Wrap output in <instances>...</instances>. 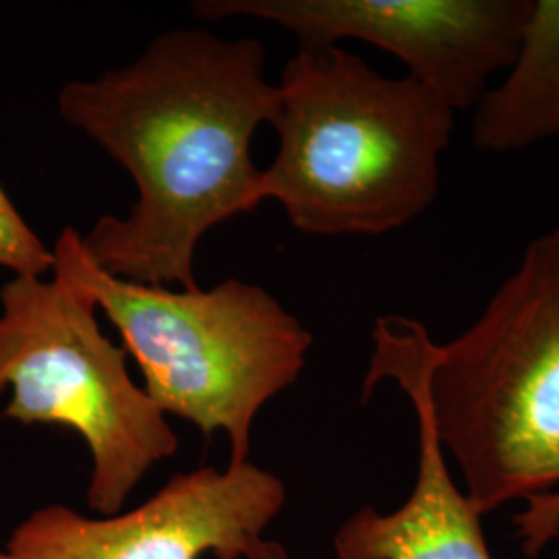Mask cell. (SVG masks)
Wrapping results in <instances>:
<instances>
[{"label":"cell","mask_w":559,"mask_h":559,"mask_svg":"<svg viewBox=\"0 0 559 559\" xmlns=\"http://www.w3.org/2000/svg\"><path fill=\"white\" fill-rule=\"evenodd\" d=\"M263 67L255 38L170 29L133 64L62 85L60 117L138 187L129 216H102L81 237L106 274L200 288L193 261L203 235L260 205L251 141L278 108V85L265 81Z\"/></svg>","instance_id":"cell-1"},{"label":"cell","mask_w":559,"mask_h":559,"mask_svg":"<svg viewBox=\"0 0 559 559\" xmlns=\"http://www.w3.org/2000/svg\"><path fill=\"white\" fill-rule=\"evenodd\" d=\"M278 154L255 198L307 235H383L440 193L454 110L413 78H383L340 48L299 50L278 85Z\"/></svg>","instance_id":"cell-2"},{"label":"cell","mask_w":559,"mask_h":559,"mask_svg":"<svg viewBox=\"0 0 559 559\" xmlns=\"http://www.w3.org/2000/svg\"><path fill=\"white\" fill-rule=\"evenodd\" d=\"M52 274L78 286L119 332L162 413L193 423L205 438L224 431L230 464L247 462L263 404L299 380L313 344L293 313L261 286L228 278L180 290L115 278L64 228Z\"/></svg>","instance_id":"cell-3"},{"label":"cell","mask_w":559,"mask_h":559,"mask_svg":"<svg viewBox=\"0 0 559 559\" xmlns=\"http://www.w3.org/2000/svg\"><path fill=\"white\" fill-rule=\"evenodd\" d=\"M441 448L483 516L559 483V226L533 240L466 332L438 348Z\"/></svg>","instance_id":"cell-4"},{"label":"cell","mask_w":559,"mask_h":559,"mask_svg":"<svg viewBox=\"0 0 559 559\" xmlns=\"http://www.w3.org/2000/svg\"><path fill=\"white\" fill-rule=\"evenodd\" d=\"M0 307V392L11 390L2 417L75 431L92 456L90 508L119 514L147 471L177 454V433L69 280L15 276Z\"/></svg>","instance_id":"cell-5"},{"label":"cell","mask_w":559,"mask_h":559,"mask_svg":"<svg viewBox=\"0 0 559 559\" xmlns=\"http://www.w3.org/2000/svg\"><path fill=\"white\" fill-rule=\"evenodd\" d=\"M201 21L255 17L295 34L299 50L360 40L394 55L452 110L477 108L512 67L533 0H198Z\"/></svg>","instance_id":"cell-6"},{"label":"cell","mask_w":559,"mask_h":559,"mask_svg":"<svg viewBox=\"0 0 559 559\" xmlns=\"http://www.w3.org/2000/svg\"><path fill=\"white\" fill-rule=\"evenodd\" d=\"M286 501L284 483L247 462L180 473L140 508L87 519L46 506L11 533V559H253Z\"/></svg>","instance_id":"cell-7"},{"label":"cell","mask_w":559,"mask_h":559,"mask_svg":"<svg viewBox=\"0 0 559 559\" xmlns=\"http://www.w3.org/2000/svg\"><path fill=\"white\" fill-rule=\"evenodd\" d=\"M438 348L420 321L399 316L376 321L365 394L392 380L411 399L419 427V473L396 512L362 508L340 526L336 559H491L480 516L452 479L436 429L429 378Z\"/></svg>","instance_id":"cell-8"},{"label":"cell","mask_w":559,"mask_h":559,"mask_svg":"<svg viewBox=\"0 0 559 559\" xmlns=\"http://www.w3.org/2000/svg\"><path fill=\"white\" fill-rule=\"evenodd\" d=\"M559 133V0H533L510 75L477 104L471 141L516 152Z\"/></svg>","instance_id":"cell-9"},{"label":"cell","mask_w":559,"mask_h":559,"mask_svg":"<svg viewBox=\"0 0 559 559\" xmlns=\"http://www.w3.org/2000/svg\"><path fill=\"white\" fill-rule=\"evenodd\" d=\"M52 251L23 221L15 203L0 187V267L15 276H41L52 272Z\"/></svg>","instance_id":"cell-10"},{"label":"cell","mask_w":559,"mask_h":559,"mask_svg":"<svg viewBox=\"0 0 559 559\" xmlns=\"http://www.w3.org/2000/svg\"><path fill=\"white\" fill-rule=\"evenodd\" d=\"M528 503L531 508L519 514L514 522L519 526L520 539L539 551L559 535V493L535 496Z\"/></svg>","instance_id":"cell-11"},{"label":"cell","mask_w":559,"mask_h":559,"mask_svg":"<svg viewBox=\"0 0 559 559\" xmlns=\"http://www.w3.org/2000/svg\"><path fill=\"white\" fill-rule=\"evenodd\" d=\"M0 559H11L7 556V551H0Z\"/></svg>","instance_id":"cell-12"},{"label":"cell","mask_w":559,"mask_h":559,"mask_svg":"<svg viewBox=\"0 0 559 559\" xmlns=\"http://www.w3.org/2000/svg\"><path fill=\"white\" fill-rule=\"evenodd\" d=\"M286 559H293V558H290V556H288V558H286Z\"/></svg>","instance_id":"cell-13"},{"label":"cell","mask_w":559,"mask_h":559,"mask_svg":"<svg viewBox=\"0 0 559 559\" xmlns=\"http://www.w3.org/2000/svg\"><path fill=\"white\" fill-rule=\"evenodd\" d=\"M558 135H559V133H558Z\"/></svg>","instance_id":"cell-14"}]
</instances>
